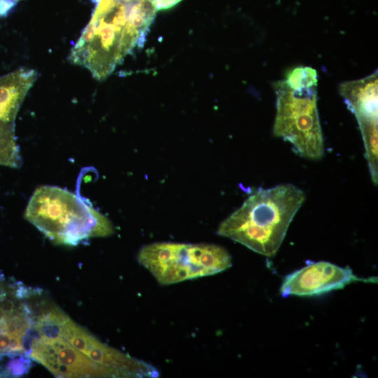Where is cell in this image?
<instances>
[{
  "instance_id": "cell-1",
  "label": "cell",
  "mask_w": 378,
  "mask_h": 378,
  "mask_svg": "<svg viewBox=\"0 0 378 378\" xmlns=\"http://www.w3.org/2000/svg\"><path fill=\"white\" fill-rule=\"evenodd\" d=\"M304 200V192L292 184L258 189L219 225L217 234L273 257Z\"/></svg>"
},
{
  "instance_id": "cell-2",
  "label": "cell",
  "mask_w": 378,
  "mask_h": 378,
  "mask_svg": "<svg viewBox=\"0 0 378 378\" xmlns=\"http://www.w3.org/2000/svg\"><path fill=\"white\" fill-rule=\"evenodd\" d=\"M24 218L54 244L76 246L91 237L113 233L111 221L84 198L52 186L37 188Z\"/></svg>"
},
{
  "instance_id": "cell-3",
  "label": "cell",
  "mask_w": 378,
  "mask_h": 378,
  "mask_svg": "<svg viewBox=\"0 0 378 378\" xmlns=\"http://www.w3.org/2000/svg\"><path fill=\"white\" fill-rule=\"evenodd\" d=\"M138 261L163 286L214 275L232 266L228 251L211 244L153 243L140 249Z\"/></svg>"
},
{
  "instance_id": "cell-4",
  "label": "cell",
  "mask_w": 378,
  "mask_h": 378,
  "mask_svg": "<svg viewBox=\"0 0 378 378\" xmlns=\"http://www.w3.org/2000/svg\"><path fill=\"white\" fill-rule=\"evenodd\" d=\"M276 116L273 133L289 142L300 157L318 160L324 143L317 108L316 87L293 89L284 80L274 83Z\"/></svg>"
},
{
  "instance_id": "cell-5",
  "label": "cell",
  "mask_w": 378,
  "mask_h": 378,
  "mask_svg": "<svg viewBox=\"0 0 378 378\" xmlns=\"http://www.w3.org/2000/svg\"><path fill=\"white\" fill-rule=\"evenodd\" d=\"M377 71L362 79L340 85V92L355 115L363 136L371 178L378 182Z\"/></svg>"
},
{
  "instance_id": "cell-6",
  "label": "cell",
  "mask_w": 378,
  "mask_h": 378,
  "mask_svg": "<svg viewBox=\"0 0 378 378\" xmlns=\"http://www.w3.org/2000/svg\"><path fill=\"white\" fill-rule=\"evenodd\" d=\"M27 355L57 377H118L115 372L94 363L62 337L37 335Z\"/></svg>"
},
{
  "instance_id": "cell-7",
  "label": "cell",
  "mask_w": 378,
  "mask_h": 378,
  "mask_svg": "<svg viewBox=\"0 0 378 378\" xmlns=\"http://www.w3.org/2000/svg\"><path fill=\"white\" fill-rule=\"evenodd\" d=\"M61 337L94 363L115 372L118 377L153 378L160 374L152 365L104 344L71 318Z\"/></svg>"
},
{
  "instance_id": "cell-8",
  "label": "cell",
  "mask_w": 378,
  "mask_h": 378,
  "mask_svg": "<svg viewBox=\"0 0 378 378\" xmlns=\"http://www.w3.org/2000/svg\"><path fill=\"white\" fill-rule=\"evenodd\" d=\"M377 277L362 278L351 269L342 267L326 261H319L288 274L280 288L283 298L289 296H317L342 289L356 281L377 282Z\"/></svg>"
},
{
  "instance_id": "cell-9",
  "label": "cell",
  "mask_w": 378,
  "mask_h": 378,
  "mask_svg": "<svg viewBox=\"0 0 378 378\" xmlns=\"http://www.w3.org/2000/svg\"><path fill=\"white\" fill-rule=\"evenodd\" d=\"M22 162L15 122L0 108V165L18 168Z\"/></svg>"
},
{
  "instance_id": "cell-10",
  "label": "cell",
  "mask_w": 378,
  "mask_h": 378,
  "mask_svg": "<svg viewBox=\"0 0 378 378\" xmlns=\"http://www.w3.org/2000/svg\"><path fill=\"white\" fill-rule=\"evenodd\" d=\"M284 81L293 89L317 87L318 74L312 67L298 66L286 73Z\"/></svg>"
},
{
  "instance_id": "cell-11",
  "label": "cell",
  "mask_w": 378,
  "mask_h": 378,
  "mask_svg": "<svg viewBox=\"0 0 378 378\" xmlns=\"http://www.w3.org/2000/svg\"><path fill=\"white\" fill-rule=\"evenodd\" d=\"M181 0H153L157 10L169 8Z\"/></svg>"
}]
</instances>
